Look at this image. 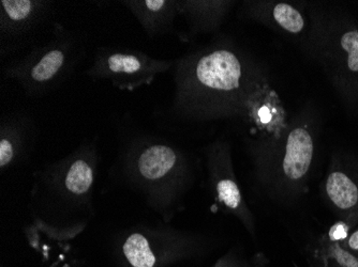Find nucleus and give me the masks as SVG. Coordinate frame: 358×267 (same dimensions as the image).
Returning <instances> with one entry per match:
<instances>
[{
    "instance_id": "nucleus-14",
    "label": "nucleus",
    "mask_w": 358,
    "mask_h": 267,
    "mask_svg": "<svg viewBox=\"0 0 358 267\" xmlns=\"http://www.w3.org/2000/svg\"><path fill=\"white\" fill-rule=\"evenodd\" d=\"M42 3L31 0H3L1 7V30L15 31L27 29L41 13Z\"/></svg>"
},
{
    "instance_id": "nucleus-18",
    "label": "nucleus",
    "mask_w": 358,
    "mask_h": 267,
    "mask_svg": "<svg viewBox=\"0 0 358 267\" xmlns=\"http://www.w3.org/2000/svg\"><path fill=\"white\" fill-rule=\"evenodd\" d=\"M354 230L349 222L345 220H337L331 227L327 233H324V238H327L329 242L341 243L345 242L352 231Z\"/></svg>"
},
{
    "instance_id": "nucleus-13",
    "label": "nucleus",
    "mask_w": 358,
    "mask_h": 267,
    "mask_svg": "<svg viewBox=\"0 0 358 267\" xmlns=\"http://www.w3.org/2000/svg\"><path fill=\"white\" fill-rule=\"evenodd\" d=\"M62 192L71 200H84L92 192L94 182V162L92 155L69 158L67 166L62 167Z\"/></svg>"
},
{
    "instance_id": "nucleus-4",
    "label": "nucleus",
    "mask_w": 358,
    "mask_h": 267,
    "mask_svg": "<svg viewBox=\"0 0 358 267\" xmlns=\"http://www.w3.org/2000/svg\"><path fill=\"white\" fill-rule=\"evenodd\" d=\"M130 174L152 206L169 215L191 184L188 160L166 142H150L130 160Z\"/></svg>"
},
{
    "instance_id": "nucleus-11",
    "label": "nucleus",
    "mask_w": 358,
    "mask_h": 267,
    "mask_svg": "<svg viewBox=\"0 0 358 267\" xmlns=\"http://www.w3.org/2000/svg\"><path fill=\"white\" fill-rule=\"evenodd\" d=\"M236 1L229 0H177L179 15L184 16L189 25V38L199 33L215 31L224 22Z\"/></svg>"
},
{
    "instance_id": "nucleus-6",
    "label": "nucleus",
    "mask_w": 358,
    "mask_h": 267,
    "mask_svg": "<svg viewBox=\"0 0 358 267\" xmlns=\"http://www.w3.org/2000/svg\"><path fill=\"white\" fill-rule=\"evenodd\" d=\"M173 62L158 60L142 52L106 48L96 54L88 71L94 78L108 80L120 90H136L150 85L158 74L166 73Z\"/></svg>"
},
{
    "instance_id": "nucleus-1",
    "label": "nucleus",
    "mask_w": 358,
    "mask_h": 267,
    "mask_svg": "<svg viewBox=\"0 0 358 267\" xmlns=\"http://www.w3.org/2000/svg\"><path fill=\"white\" fill-rule=\"evenodd\" d=\"M269 80L262 66L232 45L207 46L177 62L174 106L195 121L246 116Z\"/></svg>"
},
{
    "instance_id": "nucleus-17",
    "label": "nucleus",
    "mask_w": 358,
    "mask_h": 267,
    "mask_svg": "<svg viewBox=\"0 0 358 267\" xmlns=\"http://www.w3.org/2000/svg\"><path fill=\"white\" fill-rule=\"evenodd\" d=\"M266 257L263 254H257L252 258H247L243 252L232 249L221 257L213 267H266Z\"/></svg>"
},
{
    "instance_id": "nucleus-7",
    "label": "nucleus",
    "mask_w": 358,
    "mask_h": 267,
    "mask_svg": "<svg viewBox=\"0 0 358 267\" xmlns=\"http://www.w3.org/2000/svg\"><path fill=\"white\" fill-rule=\"evenodd\" d=\"M208 184L215 200L227 214L233 215L252 238L257 236L255 218L243 198L233 167L232 148L229 142L217 140L207 146Z\"/></svg>"
},
{
    "instance_id": "nucleus-3",
    "label": "nucleus",
    "mask_w": 358,
    "mask_h": 267,
    "mask_svg": "<svg viewBox=\"0 0 358 267\" xmlns=\"http://www.w3.org/2000/svg\"><path fill=\"white\" fill-rule=\"evenodd\" d=\"M320 130L321 116L317 108L311 104L303 106L289 116L281 142L253 165L255 180L273 201L292 204L309 192Z\"/></svg>"
},
{
    "instance_id": "nucleus-9",
    "label": "nucleus",
    "mask_w": 358,
    "mask_h": 267,
    "mask_svg": "<svg viewBox=\"0 0 358 267\" xmlns=\"http://www.w3.org/2000/svg\"><path fill=\"white\" fill-rule=\"evenodd\" d=\"M243 19L264 26L279 35L299 40V46L310 29L307 3H294L280 0H247L241 3Z\"/></svg>"
},
{
    "instance_id": "nucleus-5",
    "label": "nucleus",
    "mask_w": 358,
    "mask_h": 267,
    "mask_svg": "<svg viewBox=\"0 0 358 267\" xmlns=\"http://www.w3.org/2000/svg\"><path fill=\"white\" fill-rule=\"evenodd\" d=\"M204 241L172 228L132 230L122 240L120 254L128 267H166L202 252Z\"/></svg>"
},
{
    "instance_id": "nucleus-8",
    "label": "nucleus",
    "mask_w": 358,
    "mask_h": 267,
    "mask_svg": "<svg viewBox=\"0 0 358 267\" xmlns=\"http://www.w3.org/2000/svg\"><path fill=\"white\" fill-rule=\"evenodd\" d=\"M320 192L324 204L338 220H347L355 229L358 224V154L345 150L334 152Z\"/></svg>"
},
{
    "instance_id": "nucleus-2",
    "label": "nucleus",
    "mask_w": 358,
    "mask_h": 267,
    "mask_svg": "<svg viewBox=\"0 0 358 267\" xmlns=\"http://www.w3.org/2000/svg\"><path fill=\"white\" fill-rule=\"evenodd\" d=\"M310 29L301 49L321 68L349 112H358V20L339 6L307 3Z\"/></svg>"
},
{
    "instance_id": "nucleus-15",
    "label": "nucleus",
    "mask_w": 358,
    "mask_h": 267,
    "mask_svg": "<svg viewBox=\"0 0 358 267\" xmlns=\"http://www.w3.org/2000/svg\"><path fill=\"white\" fill-rule=\"evenodd\" d=\"M313 254L319 267H358V259L354 254L340 243L329 242L323 236L317 238Z\"/></svg>"
},
{
    "instance_id": "nucleus-12",
    "label": "nucleus",
    "mask_w": 358,
    "mask_h": 267,
    "mask_svg": "<svg viewBox=\"0 0 358 267\" xmlns=\"http://www.w3.org/2000/svg\"><path fill=\"white\" fill-rule=\"evenodd\" d=\"M126 5L150 37L170 32L173 29L175 17L179 15L177 0L127 1Z\"/></svg>"
},
{
    "instance_id": "nucleus-19",
    "label": "nucleus",
    "mask_w": 358,
    "mask_h": 267,
    "mask_svg": "<svg viewBox=\"0 0 358 267\" xmlns=\"http://www.w3.org/2000/svg\"><path fill=\"white\" fill-rule=\"evenodd\" d=\"M341 246L347 249L348 252H351L352 254H354L358 259V224L352 231L349 238L345 242L341 243Z\"/></svg>"
},
{
    "instance_id": "nucleus-10",
    "label": "nucleus",
    "mask_w": 358,
    "mask_h": 267,
    "mask_svg": "<svg viewBox=\"0 0 358 267\" xmlns=\"http://www.w3.org/2000/svg\"><path fill=\"white\" fill-rule=\"evenodd\" d=\"M71 57V49L64 42H54L43 46L38 52L24 60L23 63L12 69V77L19 80L24 89L30 93H40L50 89L64 74L67 73Z\"/></svg>"
},
{
    "instance_id": "nucleus-16",
    "label": "nucleus",
    "mask_w": 358,
    "mask_h": 267,
    "mask_svg": "<svg viewBox=\"0 0 358 267\" xmlns=\"http://www.w3.org/2000/svg\"><path fill=\"white\" fill-rule=\"evenodd\" d=\"M22 140L19 132L11 126L6 125L1 130L0 137V168L6 169L11 166L22 151Z\"/></svg>"
}]
</instances>
